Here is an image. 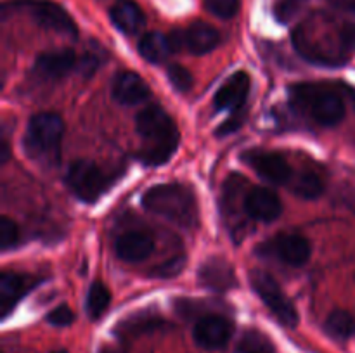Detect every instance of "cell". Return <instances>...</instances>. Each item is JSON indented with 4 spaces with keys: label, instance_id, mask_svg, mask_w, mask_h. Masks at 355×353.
Wrapping results in <instances>:
<instances>
[{
    "label": "cell",
    "instance_id": "obj_1",
    "mask_svg": "<svg viewBox=\"0 0 355 353\" xmlns=\"http://www.w3.org/2000/svg\"><path fill=\"white\" fill-rule=\"evenodd\" d=\"M293 45L307 61L338 68L355 54V24L314 12L295 28Z\"/></svg>",
    "mask_w": 355,
    "mask_h": 353
},
{
    "label": "cell",
    "instance_id": "obj_2",
    "mask_svg": "<svg viewBox=\"0 0 355 353\" xmlns=\"http://www.w3.org/2000/svg\"><path fill=\"white\" fill-rule=\"evenodd\" d=\"M135 130L141 137L139 156L146 165H165L179 147L177 125L159 106L144 107L135 116Z\"/></svg>",
    "mask_w": 355,
    "mask_h": 353
},
{
    "label": "cell",
    "instance_id": "obj_3",
    "mask_svg": "<svg viewBox=\"0 0 355 353\" xmlns=\"http://www.w3.org/2000/svg\"><path fill=\"white\" fill-rule=\"evenodd\" d=\"M142 206L182 228H194L200 221L196 196L182 183H159L142 196Z\"/></svg>",
    "mask_w": 355,
    "mask_h": 353
},
{
    "label": "cell",
    "instance_id": "obj_4",
    "mask_svg": "<svg viewBox=\"0 0 355 353\" xmlns=\"http://www.w3.org/2000/svg\"><path fill=\"white\" fill-rule=\"evenodd\" d=\"M64 123L54 113L35 114L24 134V152L40 165H52L61 154Z\"/></svg>",
    "mask_w": 355,
    "mask_h": 353
},
{
    "label": "cell",
    "instance_id": "obj_5",
    "mask_svg": "<svg viewBox=\"0 0 355 353\" xmlns=\"http://www.w3.org/2000/svg\"><path fill=\"white\" fill-rule=\"evenodd\" d=\"M291 96L295 102L322 127L338 125L345 116V102L333 90L321 89L318 85H298L293 87Z\"/></svg>",
    "mask_w": 355,
    "mask_h": 353
},
{
    "label": "cell",
    "instance_id": "obj_6",
    "mask_svg": "<svg viewBox=\"0 0 355 353\" xmlns=\"http://www.w3.org/2000/svg\"><path fill=\"white\" fill-rule=\"evenodd\" d=\"M250 282L253 289L259 294L260 300L266 303V307L272 311L274 317L286 327H297L298 325V311L295 308L293 301L284 294L277 280L270 273L263 270H252L250 272Z\"/></svg>",
    "mask_w": 355,
    "mask_h": 353
},
{
    "label": "cell",
    "instance_id": "obj_7",
    "mask_svg": "<svg viewBox=\"0 0 355 353\" xmlns=\"http://www.w3.org/2000/svg\"><path fill=\"white\" fill-rule=\"evenodd\" d=\"M110 175L92 161L78 159L71 163L66 172V185L78 199L85 203H94L99 199L110 187Z\"/></svg>",
    "mask_w": 355,
    "mask_h": 353
},
{
    "label": "cell",
    "instance_id": "obj_8",
    "mask_svg": "<svg viewBox=\"0 0 355 353\" xmlns=\"http://www.w3.org/2000/svg\"><path fill=\"white\" fill-rule=\"evenodd\" d=\"M168 37L170 42H172L173 52L186 51L194 55L211 52L220 44V35H218V31L211 24L201 23V21L189 24L184 30H175Z\"/></svg>",
    "mask_w": 355,
    "mask_h": 353
},
{
    "label": "cell",
    "instance_id": "obj_9",
    "mask_svg": "<svg viewBox=\"0 0 355 353\" xmlns=\"http://www.w3.org/2000/svg\"><path fill=\"white\" fill-rule=\"evenodd\" d=\"M21 6L30 10L31 17L40 26L55 31V33L69 35V37L76 35L75 21L59 3L51 2V0H26V2H21Z\"/></svg>",
    "mask_w": 355,
    "mask_h": 353
},
{
    "label": "cell",
    "instance_id": "obj_10",
    "mask_svg": "<svg viewBox=\"0 0 355 353\" xmlns=\"http://www.w3.org/2000/svg\"><path fill=\"white\" fill-rule=\"evenodd\" d=\"M234 325L224 315L207 314L194 325V341L205 350L224 348L232 338Z\"/></svg>",
    "mask_w": 355,
    "mask_h": 353
},
{
    "label": "cell",
    "instance_id": "obj_11",
    "mask_svg": "<svg viewBox=\"0 0 355 353\" xmlns=\"http://www.w3.org/2000/svg\"><path fill=\"white\" fill-rule=\"evenodd\" d=\"M243 158L246 159V163H248L263 180H267V182L270 183H276V185L288 183L291 180V176H293L288 161L283 156L277 154V152L250 151L246 152Z\"/></svg>",
    "mask_w": 355,
    "mask_h": 353
},
{
    "label": "cell",
    "instance_id": "obj_12",
    "mask_svg": "<svg viewBox=\"0 0 355 353\" xmlns=\"http://www.w3.org/2000/svg\"><path fill=\"white\" fill-rule=\"evenodd\" d=\"M266 249L290 266H302L312 255V246L307 237L298 234H283L267 242Z\"/></svg>",
    "mask_w": 355,
    "mask_h": 353
},
{
    "label": "cell",
    "instance_id": "obj_13",
    "mask_svg": "<svg viewBox=\"0 0 355 353\" xmlns=\"http://www.w3.org/2000/svg\"><path fill=\"white\" fill-rule=\"evenodd\" d=\"M243 210L253 220L269 224L279 218L283 206L274 190L267 187H253L243 197Z\"/></svg>",
    "mask_w": 355,
    "mask_h": 353
},
{
    "label": "cell",
    "instance_id": "obj_14",
    "mask_svg": "<svg viewBox=\"0 0 355 353\" xmlns=\"http://www.w3.org/2000/svg\"><path fill=\"white\" fill-rule=\"evenodd\" d=\"M78 66V59L71 48H55L42 52L33 64V71L44 80L64 78Z\"/></svg>",
    "mask_w": 355,
    "mask_h": 353
},
{
    "label": "cell",
    "instance_id": "obj_15",
    "mask_svg": "<svg viewBox=\"0 0 355 353\" xmlns=\"http://www.w3.org/2000/svg\"><path fill=\"white\" fill-rule=\"evenodd\" d=\"M111 93H113V99L121 106H137L149 97V87L135 73L121 71L114 76Z\"/></svg>",
    "mask_w": 355,
    "mask_h": 353
},
{
    "label": "cell",
    "instance_id": "obj_16",
    "mask_svg": "<svg viewBox=\"0 0 355 353\" xmlns=\"http://www.w3.org/2000/svg\"><path fill=\"white\" fill-rule=\"evenodd\" d=\"M250 85H252V80H250V76L245 71H238L231 75L225 80L224 85L217 90V93H215V107L220 111H238L245 104L246 97H248Z\"/></svg>",
    "mask_w": 355,
    "mask_h": 353
},
{
    "label": "cell",
    "instance_id": "obj_17",
    "mask_svg": "<svg viewBox=\"0 0 355 353\" xmlns=\"http://www.w3.org/2000/svg\"><path fill=\"white\" fill-rule=\"evenodd\" d=\"M200 282L211 291H229L238 284L232 266L224 258H210L201 265Z\"/></svg>",
    "mask_w": 355,
    "mask_h": 353
},
{
    "label": "cell",
    "instance_id": "obj_18",
    "mask_svg": "<svg viewBox=\"0 0 355 353\" xmlns=\"http://www.w3.org/2000/svg\"><path fill=\"white\" fill-rule=\"evenodd\" d=\"M114 251L123 262H142L155 251V241L146 232L132 230L118 237Z\"/></svg>",
    "mask_w": 355,
    "mask_h": 353
},
{
    "label": "cell",
    "instance_id": "obj_19",
    "mask_svg": "<svg viewBox=\"0 0 355 353\" xmlns=\"http://www.w3.org/2000/svg\"><path fill=\"white\" fill-rule=\"evenodd\" d=\"M31 289V280L19 273L3 272L0 275V315L3 318L14 310L17 301Z\"/></svg>",
    "mask_w": 355,
    "mask_h": 353
},
{
    "label": "cell",
    "instance_id": "obj_20",
    "mask_svg": "<svg viewBox=\"0 0 355 353\" xmlns=\"http://www.w3.org/2000/svg\"><path fill=\"white\" fill-rule=\"evenodd\" d=\"M114 26L127 35H135L144 28L146 16L134 0H116L110 10Z\"/></svg>",
    "mask_w": 355,
    "mask_h": 353
},
{
    "label": "cell",
    "instance_id": "obj_21",
    "mask_svg": "<svg viewBox=\"0 0 355 353\" xmlns=\"http://www.w3.org/2000/svg\"><path fill=\"white\" fill-rule=\"evenodd\" d=\"M137 48L139 54H141L148 62H153V64H162V62H165L166 59L170 57V54L173 52L170 37L158 33V31H151V33L142 35V38L139 40Z\"/></svg>",
    "mask_w": 355,
    "mask_h": 353
},
{
    "label": "cell",
    "instance_id": "obj_22",
    "mask_svg": "<svg viewBox=\"0 0 355 353\" xmlns=\"http://www.w3.org/2000/svg\"><path fill=\"white\" fill-rule=\"evenodd\" d=\"M291 189L302 199H318L324 192V180L319 173L304 172L298 176H291Z\"/></svg>",
    "mask_w": 355,
    "mask_h": 353
},
{
    "label": "cell",
    "instance_id": "obj_23",
    "mask_svg": "<svg viewBox=\"0 0 355 353\" xmlns=\"http://www.w3.org/2000/svg\"><path fill=\"white\" fill-rule=\"evenodd\" d=\"M326 332H328L331 338L340 339V341H345L355 331V318L352 314L345 310H335L333 314H329L328 320L324 324Z\"/></svg>",
    "mask_w": 355,
    "mask_h": 353
},
{
    "label": "cell",
    "instance_id": "obj_24",
    "mask_svg": "<svg viewBox=\"0 0 355 353\" xmlns=\"http://www.w3.org/2000/svg\"><path fill=\"white\" fill-rule=\"evenodd\" d=\"M234 353H276V350L266 334L257 329H248L239 338Z\"/></svg>",
    "mask_w": 355,
    "mask_h": 353
},
{
    "label": "cell",
    "instance_id": "obj_25",
    "mask_svg": "<svg viewBox=\"0 0 355 353\" xmlns=\"http://www.w3.org/2000/svg\"><path fill=\"white\" fill-rule=\"evenodd\" d=\"M110 301L111 294L110 291H107V287L104 286L101 280L92 282L89 294H87V314H89V317L92 318V320L103 317V314L107 310V307H110Z\"/></svg>",
    "mask_w": 355,
    "mask_h": 353
},
{
    "label": "cell",
    "instance_id": "obj_26",
    "mask_svg": "<svg viewBox=\"0 0 355 353\" xmlns=\"http://www.w3.org/2000/svg\"><path fill=\"white\" fill-rule=\"evenodd\" d=\"M205 7L214 16L222 17V19H231L239 12L241 0H205Z\"/></svg>",
    "mask_w": 355,
    "mask_h": 353
},
{
    "label": "cell",
    "instance_id": "obj_27",
    "mask_svg": "<svg viewBox=\"0 0 355 353\" xmlns=\"http://www.w3.org/2000/svg\"><path fill=\"white\" fill-rule=\"evenodd\" d=\"M305 2L307 0H276V6H274L276 19L281 21V23H288L300 12Z\"/></svg>",
    "mask_w": 355,
    "mask_h": 353
},
{
    "label": "cell",
    "instance_id": "obj_28",
    "mask_svg": "<svg viewBox=\"0 0 355 353\" xmlns=\"http://www.w3.org/2000/svg\"><path fill=\"white\" fill-rule=\"evenodd\" d=\"M17 241H19V228H17V225L9 217L0 218V246H2L3 251L14 248Z\"/></svg>",
    "mask_w": 355,
    "mask_h": 353
},
{
    "label": "cell",
    "instance_id": "obj_29",
    "mask_svg": "<svg viewBox=\"0 0 355 353\" xmlns=\"http://www.w3.org/2000/svg\"><path fill=\"white\" fill-rule=\"evenodd\" d=\"M166 73H168V80L173 85V89L179 90V92H187L193 87V76H191V73L184 66L170 64Z\"/></svg>",
    "mask_w": 355,
    "mask_h": 353
},
{
    "label": "cell",
    "instance_id": "obj_30",
    "mask_svg": "<svg viewBox=\"0 0 355 353\" xmlns=\"http://www.w3.org/2000/svg\"><path fill=\"white\" fill-rule=\"evenodd\" d=\"M73 320H75V314H73L71 308L66 307V305L54 308V310L49 311L47 315V322L49 324L55 325V327H66V325L71 324Z\"/></svg>",
    "mask_w": 355,
    "mask_h": 353
},
{
    "label": "cell",
    "instance_id": "obj_31",
    "mask_svg": "<svg viewBox=\"0 0 355 353\" xmlns=\"http://www.w3.org/2000/svg\"><path fill=\"white\" fill-rule=\"evenodd\" d=\"M101 55H104V52H97V51H89L83 54L82 61L78 62L76 69L80 71V75L83 76H90L97 68L101 66Z\"/></svg>",
    "mask_w": 355,
    "mask_h": 353
},
{
    "label": "cell",
    "instance_id": "obj_32",
    "mask_svg": "<svg viewBox=\"0 0 355 353\" xmlns=\"http://www.w3.org/2000/svg\"><path fill=\"white\" fill-rule=\"evenodd\" d=\"M184 266V258H172L168 263L158 269V275L162 277H172L179 273Z\"/></svg>",
    "mask_w": 355,
    "mask_h": 353
},
{
    "label": "cell",
    "instance_id": "obj_33",
    "mask_svg": "<svg viewBox=\"0 0 355 353\" xmlns=\"http://www.w3.org/2000/svg\"><path fill=\"white\" fill-rule=\"evenodd\" d=\"M329 3H333L338 9L347 10V12L355 14V0H329Z\"/></svg>",
    "mask_w": 355,
    "mask_h": 353
},
{
    "label": "cell",
    "instance_id": "obj_34",
    "mask_svg": "<svg viewBox=\"0 0 355 353\" xmlns=\"http://www.w3.org/2000/svg\"><path fill=\"white\" fill-rule=\"evenodd\" d=\"M99 353H121L118 348H113V346H103Z\"/></svg>",
    "mask_w": 355,
    "mask_h": 353
},
{
    "label": "cell",
    "instance_id": "obj_35",
    "mask_svg": "<svg viewBox=\"0 0 355 353\" xmlns=\"http://www.w3.org/2000/svg\"><path fill=\"white\" fill-rule=\"evenodd\" d=\"M52 353H69V352H66V350H55V352H52Z\"/></svg>",
    "mask_w": 355,
    "mask_h": 353
}]
</instances>
